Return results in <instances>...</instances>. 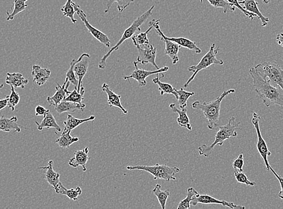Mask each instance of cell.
Returning <instances> with one entry per match:
<instances>
[{"mask_svg":"<svg viewBox=\"0 0 283 209\" xmlns=\"http://www.w3.org/2000/svg\"><path fill=\"white\" fill-rule=\"evenodd\" d=\"M135 67V70L132 72L130 75L124 77L125 80H129L130 79H134L136 80L138 83V85L141 87H144L146 86L147 82L146 79L150 76L153 75V74H157L167 72L168 71V67H164L158 69L155 71H150L143 70V69L138 68L136 62H134Z\"/></svg>","mask_w":283,"mask_h":209,"instance_id":"obj_12","label":"cell"},{"mask_svg":"<svg viewBox=\"0 0 283 209\" xmlns=\"http://www.w3.org/2000/svg\"><path fill=\"white\" fill-rule=\"evenodd\" d=\"M61 11L64 16L70 19L72 23L73 24L77 23V20L74 18L76 11L74 10L73 0H67L66 4L63 6Z\"/></svg>","mask_w":283,"mask_h":209,"instance_id":"obj_38","label":"cell"},{"mask_svg":"<svg viewBox=\"0 0 283 209\" xmlns=\"http://www.w3.org/2000/svg\"><path fill=\"white\" fill-rule=\"evenodd\" d=\"M77 61V60L74 59L72 60L70 62V68H69L67 73L66 74H67L66 79H67L68 80V82H70L71 84H73L74 86V89H77L78 87V79L74 73L73 67Z\"/></svg>","mask_w":283,"mask_h":209,"instance_id":"obj_41","label":"cell"},{"mask_svg":"<svg viewBox=\"0 0 283 209\" xmlns=\"http://www.w3.org/2000/svg\"><path fill=\"white\" fill-rule=\"evenodd\" d=\"M200 203L203 204H220L230 208H245V206L236 205L233 202L226 201L225 200H220L207 195V194H202V195L198 194L197 196L193 198L191 205L195 206L200 204Z\"/></svg>","mask_w":283,"mask_h":209,"instance_id":"obj_13","label":"cell"},{"mask_svg":"<svg viewBox=\"0 0 283 209\" xmlns=\"http://www.w3.org/2000/svg\"><path fill=\"white\" fill-rule=\"evenodd\" d=\"M169 108L174 113L178 114V118H177V122L180 127L187 128L188 130H192V127L190 121V119L187 115V109L186 107L183 109L177 108L175 104H171Z\"/></svg>","mask_w":283,"mask_h":209,"instance_id":"obj_22","label":"cell"},{"mask_svg":"<svg viewBox=\"0 0 283 209\" xmlns=\"http://www.w3.org/2000/svg\"><path fill=\"white\" fill-rule=\"evenodd\" d=\"M138 56L136 62L137 64L146 65L150 64L158 70L159 68L156 64V54H157V49L153 47V45H145L141 47H137Z\"/></svg>","mask_w":283,"mask_h":209,"instance_id":"obj_11","label":"cell"},{"mask_svg":"<svg viewBox=\"0 0 283 209\" xmlns=\"http://www.w3.org/2000/svg\"><path fill=\"white\" fill-rule=\"evenodd\" d=\"M90 56L88 54L83 53L77 59L74 64L73 71L78 79V87L77 91L79 92L80 88L82 86V81L85 77L89 67Z\"/></svg>","mask_w":283,"mask_h":209,"instance_id":"obj_14","label":"cell"},{"mask_svg":"<svg viewBox=\"0 0 283 209\" xmlns=\"http://www.w3.org/2000/svg\"><path fill=\"white\" fill-rule=\"evenodd\" d=\"M102 91L105 92L108 96V104L111 107H116L119 108L124 114H128V110L123 107L121 103V95H118L113 92L110 86L106 83H104L102 85Z\"/></svg>","mask_w":283,"mask_h":209,"instance_id":"obj_18","label":"cell"},{"mask_svg":"<svg viewBox=\"0 0 283 209\" xmlns=\"http://www.w3.org/2000/svg\"><path fill=\"white\" fill-rule=\"evenodd\" d=\"M135 0H109L107 3V10H105V13L107 14L110 11L114 3H117V10L119 13H122Z\"/></svg>","mask_w":283,"mask_h":209,"instance_id":"obj_37","label":"cell"},{"mask_svg":"<svg viewBox=\"0 0 283 209\" xmlns=\"http://www.w3.org/2000/svg\"><path fill=\"white\" fill-rule=\"evenodd\" d=\"M18 118L16 116L11 118H8L6 116H2L0 117V131L4 132L10 133L12 131L20 133L22 131V127L17 123Z\"/></svg>","mask_w":283,"mask_h":209,"instance_id":"obj_20","label":"cell"},{"mask_svg":"<svg viewBox=\"0 0 283 209\" xmlns=\"http://www.w3.org/2000/svg\"><path fill=\"white\" fill-rule=\"evenodd\" d=\"M85 107L86 104H79L71 102V101L63 100L55 107V109L59 114H62L63 113L76 112L77 110L82 111L85 109Z\"/></svg>","mask_w":283,"mask_h":209,"instance_id":"obj_23","label":"cell"},{"mask_svg":"<svg viewBox=\"0 0 283 209\" xmlns=\"http://www.w3.org/2000/svg\"><path fill=\"white\" fill-rule=\"evenodd\" d=\"M235 92L236 91L234 89H230L223 92L221 96L216 100L209 103H201L200 101H196L192 104L193 109L200 110L203 112L208 121V128L209 130H213L218 126L222 100L228 95L234 94Z\"/></svg>","mask_w":283,"mask_h":209,"instance_id":"obj_2","label":"cell"},{"mask_svg":"<svg viewBox=\"0 0 283 209\" xmlns=\"http://www.w3.org/2000/svg\"><path fill=\"white\" fill-rule=\"evenodd\" d=\"M166 38L168 40L178 44L180 47L186 48V49L192 50L197 54L202 53L201 49L197 46V44L195 42L188 40V39L185 38H169L167 37H166Z\"/></svg>","mask_w":283,"mask_h":209,"instance_id":"obj_30","label":"cell"},{"mask_svg":"<svg viewBox=\"0 0 283 209\" xmlns=\"http://www.w3.org/2000/svg\"><path fill=\"white\" fill-rule=\"evenodd\" d=\"M70 84V82H69L67 79H65L64 84L62 86L57 83L55 94L53 97H48L47 98V102L50 106L55 107L65 99V97L70 93L68 90Z\"/></svg>","mask_w":283,"mask_h":209,"instance_id":"obj_15","label":"cell"},{"mask_svg":"<svg viewBox=\"0 0 283 209\" xmlns=\"http://www.w3.org/2000/svg\"><path fill=\"white\" fill-rule=\"evenodd\" d=\"M85 93V89L83 86L80 88L79 92L77 91L76 89H74L67 97H65L64 101H71V102L82 104V101L84 100V95Z\"/></svg>","mask_w":283,"mask_h":209,"instance_id":"obj_34","label":"cell"},{"mask_svg":"<svg viewBox=\"0 0 283 209\" xmlns=\"http://www.w3.org/2000/svg\"><path fill=\"white\" fill-rule=\"evenodd\" d=\"M159 22H160V20L155 19L153 28L155 29L156 34L161 38V40L163 41L165 43V55L169 56L171 61H172L173 64L175 65L179 61L178 53L180 50V47L178 44L168 40V39L166 38V36L162 33L160 28H159Z\"/></svg>","mask_w":283,"mask_h":209,"instance_id":"obj_9","label":"cell"},{"mask_svg":"<svg viewBox=\"0 0 283 209\" xmlns=\"http://www.w3.org/2000/svg\"><path fill=\"white\" fill-rule=\"evenodd\" d=\"M234 176L238 183L249 186H254L256 185L255 182L249 180L247 175L243 172L235 171L234 170Z\"/></svg>","mask_w":283,"mask_h":209,"instance_id":"obj_42","label":"cell"},{"mask_svg":"<svg viewBox=\"0 0 283 209\" xmlns=\"http://www.w3.org/2000/svg\"><path fill=\"white\" fill-rule=\"evenodd\" d=\"M51 71L48 68H43L40 65H34L32 67V76L34 82L38 86H43L49 80Z\"/></svg>","mask_w":283,"mask_h":209,"instance_id":"obj_19","label":"cell"},{"mask_svg":"<svg viewBox=\"0 0 283 209\" xmlns=\"http://www.w3.org/2000/svg\"><path fill=\"white\" fill-rule=\"evenodd\" d=\"M95 116H91L85 119H79L74 117V116L71 115H68L67 119L64 122L65 126L64 132L71 131L78 126H79L80 125L85 123L87 122L95 121Z\"/></svg>","mask_w":283,"mask_h":209,"instance_id":"obj_27","label":"cell"},{"mask_svg":"<svg viewBox=\"0 0 283 209\" xmlns=\"http://www.w3.org/2000/svg\"><path fill=\"white\" fill-rule=\"evenodd\" d=\"M200 1L203 3V0H200ZM207 1L214 8L222 9L224 14L227 13L228 10H230L231 13L236 11V8L229 4L226 0H207Z\"/></svg>","mask_w":283,"mask_h":209,"instance_id":"obj_35","label":"cell"},{"mask_svg":"<svg viewBox=\"0 0 283 209\" xmlns=\"http://www.w3.org/2000/svg\"><path fill=\"white\" fill-rule=\"evenodd\" d=\"M244 166V159L243 154H240L236 159L234 160L233 167L235 171L243 172Z\"/></svg>","mask_w":283,"mask_h":209,"instance_id":"obj_44","label":"cell"},{"mask_svg":"<svg viewBox=\"0 0 283 209\" xmlns=\"http://www.w3.org/2000/svg\"><path fill=\"white\" fill-rule=\"evenodd\" d=\"M235 121L236 118L233 116L229 119L227 124L220 126L219 130L216 132L215 141L210 145L204 144L198 148L200 156L205 157H209L216 145L222 147L226 140L232 137H236L237 136L236 131L241 130V128L239 127L240 122L236 124Z\"/></svg>","mask_w":283,"mask_h":209,"instance_id":"obj_3","label":"cell"},{"mask_svg":"<svg viewBox=\"0 0 283 209\" xmlns=\"http://www.w3.org/2000/svg\"><path fill=\"white\" fill-rule=\"evenodd\" d=\"M198 192L194 187H189L184 199L181 200L177 205V209H187L191 207V202L194 196L198 195Z\"/></svg>","mask_w":283,"mask_h":209,"instance_id":"obj_36","label":"cell"},{"mask_svg":"<svg viewBox=\"0 0 283 209\" xmlns=\"http://www.w3.org/2000/svg\"><path fill=\"white\" fill-rule=\"evenodd\" d=\"M159 74H156V77L152 80V82L158 86V91L161 96H163L165 94H171L177 100L178 95L177 94L176 89L169 83L161 82L159 78Z\"/></svg>","mask_w":283,"mask_h":209,"instance_id":"obj_28","label":"cell"},{"mask_svg":"<svg viewBox=\"0 0 283 209\" xmlns=\"http://www.w3.org/2000/svg\"><path fill=\"white\" fill-rule=\"evenodd\" d=\"M176 92L177 95H178V98H177V100L178 101L179 108H185L187 106L189 98L194 96L195 92L186 91L182 88L179 90H177L176 89Z\"/></svg>","mask_w":283,"mask_h":209,"instance_id":"obj_39","label":"cell"},{"mask_svg":"<svg viewBox=\"0 0 283 209\" xmlns=\"http://www.w3.org/2000/svg\"><path fill=\"white\" fill-rule=\"evenodd\" d=\"M239 3L240 5L243 6V8L246 11L249 12V13L254 14L255 17H257L258 19L261 21V26L263 28L267 26L269 19L263 16V14L260 13L258 7V2L255 0H241Z\"/></svg>","mask_w":283,"mask_h":209,"instance_id":"obj_17","label":"cell"},{"mask_svg":"<svg viewBox=\"0 0 283 209\" xmlns=\"http://www.w3.org/2000/svg\"><path fill=\"white\" fill-rule=\"evenodd\" d=\"M89 148L86 147L83 150H77L75 152L74 157L69 159L68 165L74 168L82 166L83 171L85 172L86 171V163L89 160Z\"/></svg>","mask_w":283,"mask_h":209,"instance_id":"obj_16","label":"cell"},{"mask_svg":"<svg viewBox=\"0 0 283 209\" xmlns=\"http://www.w3.org/2000/svg\"><path fill=\"white\" fill-rule=\"evenodd\" d=\"M271 0H263V4H269Z\"/></svg>","mask_w":283,"mask_h":209,"instance_id":"obj_48","label":"cell"},{"mask_svg":"<svg viewBox=\"0 0 283 209\" xmlns=\"http://www.w3.org/2000/svg\"><path fill=\"white\" fill-rule=\"evenodd\" d=\"M71 132V131H67V132L63 131L61 135L56 140L55 142L56 144H58L59 147L62 148H67L74 143L79 142V137L72 136Z\"/></svg>","mask_w":283,"mask_h":209,"instance_id":"obj_31","label":"cell"},{"mask_svg":"<svg viewBox=\"0 0 283 209\" xmlns=\"http://www.w3.org/2000/svg\"><path fill=\"white\" fill-rule=\"evenodd\" d=\"M152 192L156 196V198H157L161 208L165 209L168 198L170 195L169 190H161V185L157 184L156 185L155 187L153 188Z\"/></svg>","mask_w":283,"mask_h":209,"instance_id":"obj_33","label":"cell"},{"mask_svg":"<svg viewBox=\"0 0 283 209\" xmlns=\"http://www.w3.org/2000/svg\"><path fill=\"white\" fill-rule=\"evenodd\" d=\"M13 86H11V93L8 97V106L12 111L14 112L16 107L19 104L20 101V96L19 93L16 91Z\"/></svg>","mask_w":283,"mask_h":209,"instance_id":"obj_40","label":"cell"},{"mask_svg":"<svg viewBox=\"0 0 283 209\" xmlns=\"http://www.w3.org/2000/svg\"><path fill=\"white\" fill-rule=\"evenodd\" d=\"M129 171H144L149 172L153 176L155 180L161 179L167 182L176 180L175 175L180 170L176 166L170 167L166 165H159L156 163L153 166L135 165L126 166Z\"/></svg>","mask_w":283,"mask_h":209,"instance_id":"obj_5","label":"cell"},{"mask_svg":"<svg viewBox=\"0 0 283 209\" xmlns=\"http://www.w3.org/2000/svg\"><path fill=\"white\" fill-rule=\"evenodd\" d=\"M155 19L150 21L149 22L148 25L149 28L145 32L140 33V34L133 35L132 37V41L133 42L134 46L136 47L145 46V45L149 44V40L147 35L153 29V25H154Z\"/></svg>","mask_w":283,"mask_h":209,"instance_id":"obj_29","label":"cell"},{"mask_svg":"<svg viewBox=\"0 0 283 209\" xmlns=\"http://www.w3.org/2000/svg\"><path fill=\"white\" fill-rule=\"evenodd\" d=\"M8 106V97H6L4 99L0 100V111L4 110Z\"/></svg>","mask_w":283,"mask_h":209,"instance_id":"obj_46","label":"cell"},{"mask_svg":"<svg viewBox=\"0 0 283 209\" xmlns=\"http://www.w3.org/2000/svg\"><path fill=\"white\" fill-rule=\"evenodd\" d=\"M49 109H46L43 106L38 105L35 108V115L37 116H44L46 114Z\"/></svg>","mask_w":283,"mask_h":209,"instance_id":"obj_45","label":"cell"},{"mask_svg":"<svg viewBox=\"0 0 283 209\" xmlns=\"http://www.w3.org/2000/svg\"><path fill=\"white\" fill-rule=\"evenodd\" d=\"M28 1V0H14L13 11L12 12V13H9L8 11H7L8 16L7 20L8 22L13 21L18 14L22 13V12L26 10V9L28 7V5L26 4Z\"/></svg>","mask_w":283,"mask_h":209,"instance_id":"obj_32","label":"cell"},{"mask_svg":"<svg viewBox=\"0 0 283 209\" xmlns=\"http://www.w3.org/2000/svg\"><path fill=\"white\" fill-rule=\"evenodd\" d=\"M255 91L261 98L265 106L269 107L272 105L283 106V89L275 87L270 84L269 80H263L256 72L254 68L249 70Z\"/></svg>","mask_w":283,"mask_h":209,"instance_id":"obj_1","label":"cell"},{"mask_svg":"<svg viewBox=\"0 0 283 209\" xmlns=\"http://www.w3.org/2000/svg\"><path fill=\"white\" fill-rule=\"evenodd\" d=\"M35 124H37L38 130L42 131L44 128L50 129V128H54L55 129V134H58L59 132H61L62 129L61 127L59 126L58 122H57L55 116H54L52 113L50 112V110L47 112L46 115L44 116L43 121L39 123L38 122L35 121Z\"/></svg>","mask_w":283,"mask_h":209,"instance_id":"obj_21","label":"cell"},{"mask_svg":"<svg viewBox=\"0 0 283 209\" xmlns=\"http://www.w3.org/2000/svg\"><path fill=\"white\" fill-rule=\"evenodd\" d=\"M219 50V47L216 49V45L215 44H212L209 52L203 57V58L201 59L198 64L188 67V71L189 72L193 73V74L185 83L184 86H183L184 88L188 87V86L191 84V83L195 79V77L197 76L198 73L200 72L201 71L204 70L212 65H224V62L222 60H219L216 58Z\"/></svg>","mask_w":283,"mask_h":209,"instance_id":"obj_7","label":"cell"},{"mask_svg":"<svg viewBox=\"0 0 283 209\" xmlns=\"http://www.w3.org/2000/svg\"><path fill=\"white\" fill-rule=\"evenodd\" d=\"M53 161L50 160L46 166L41 167L40 169L46 170L45 179L51 186L55 187L60 182V174L53 169Z\"/></svg>","mask_w":283,"mask_h":209,"instance_id":"obj_26","label":"cell"},{"mask_svg":"<svg viewBox=\"0 0 283 209\" xmlns=\"http://www.w3.org/2000/svg\"><path fill=\"white\" fill-rule=\"evenodd\" d=\"M56 193L60 194V195L67 196L68 198L73 201H76L78 200V196H80L82 193V189L81 187L78 186L76 189H67V188L63 186L61 182L54 187Z\"/></svg>","mask_w":283,"mask_h":209,"instance_id":"obj_25","label":"cell"},{"mask_svg":"<svg viewBox=\"0 0 283 209\" xmlns=\"http://www.w3.org/2000/svg\"><path fill=\"white\" fill-rule=\"evenodd\" d=\"M5 82L8 85L13 86L15 88L25 89L28 84L29 80L25 79L22 74L8 73Z\"/></svg>","mask_w":283,"mask_h":209,"instance_id":"obj_24","label":"cell"},{"mask_svg":"<svg viewBox=\"0 0 283 209\" xmlns=\"http://www.w3.org/2000/svg\"><path fill=\"white\" fill-rule=\"evenodd\" d=\"M154 8L155 5L152 6L149 10H147L145 12V13L141 15V16L138 17L137 19L134 21L133 23L132 24L131 26L129 27V28L125 30L121 39H120L118 43H117L116 46L111 48L109 52H108L106 55H104L103 58H102L101 61L98 64L99 68L101 69V70H104V69L107 67V59L110 58L111 54H112L114 52H115V51L119 50L120 47L124 43V42L133 37L135 32L137 31H141L140 27L143 25L144 22H145L150 16H152L153 10H154Z\"/></svg>","mask_w":283,"mask_h":209,"instance_id":"obj_4","label":"cell"},{"mask_svg":"<svg viewBox=\"0 0 283 209\" xmlns=\"http://www.w3.org/2000/svg\"><path fill=\"white\" fill-rule=\"evenodd\" d=\"M282 34H280L278 35H277V37L276 38V40L277 41V43H278V44L279 45V46L282 47V45H283V38H282Z\"/></svg>","mask_w":283,"mask_h":209,"instance_id":"obj_47","label":"cell"},{"mask_svg":"<svg viewBox=\"0 0 283 209\" xmlns=\"http://www.w3.org/2000/svg\"><path fill=\"white\" fill-rule=\"evenodd\" d=\"M254 69L262 79L269 80L271 85L283 89V71L281 66L274 62H263L256 65Z\"/></svg>","mask_w":283,"mask_h":209,"instance_id":"obj_6","label":"cell"},{"mask_svg":"<svg viewBox=\"0 0 283 209\" xmlns=\"http://www.w3.org/2000/svg\"><path fill=\"white\" fill-rule=\"evenodd\" d=\"M73 6L75 11L77 13V16L79 17L81 20L85 25V28L88 30V32L91 34L93 37L96 39L99 42L107 47H110L111 41L110 38L104 33L99 31V30L93 27L90 24L86 19V16L85 13L80 8V6L73 2Z\"/></svg>","mask_w":283,"mask_h":209,"instance_id":"obj_10","label":"cell"},{"mask_svg":"<svg viewBox=\"0 0 283 209\" xmlns=\"http://www.w3.org/2000/svg\"><path fill=\"white\" fill-rule=\"evenodd\" d=\"M261 120V118L257 113H252V124L254 125L256 133H257V148L259 154L264 161L265 166L267 171H269L270 169H272V167L270 165L269 161H268L267 158L271 156L272 153L268 148L267 145L266 144V141H264L263 136L261 135L260 125H259V121Z\"/></svg>","mask_w":283,"mask_h":209,"instance_id":"obj_8","label":"cell"},{"mask_svg":"<svg viewBox=\"0 0 283 209\" xmlns=\"http://www.w3.org/2000/svg\"><path fill=\"white\" fill-rule=\"evenodd\" d=\"M229 4L233 5L234 7L237 8L238 10L242 11V13L245 15L247 17H248L249 19L253 20L255 17L254 14H253L249 12L246 11L245 9L239 4V1L238 0H227Z\"/></svg>","mask_w":283,"mask_h":209,"instance_id":"obj_43","label":"cell"},{"mask_svg":"<svg viewBox=\"0 0 283 209\" xmlns=\"http://www.w3.org/2000/svg\"><path fill=\"white\" fill-rule=\"evenodd\" d=\"M4 87V85L2 84V83H0V89H2Z\"/></svg>","mask_w":283,"mask_h":209,"instance_id":"obj_49","label":"cell"}]
</instances>
